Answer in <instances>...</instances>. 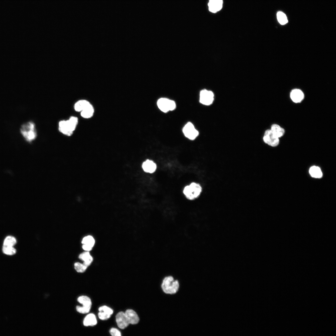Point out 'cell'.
<instances>
[{"label":"cell","mask_w":336,"mask_h":336,"mask_svg":"<svg viewBox=\"0 0 336 336\" xmlns=\"http://www.w3.org/2000/svg\"><path fill=\"white\" fill-rule=\"evenodd\" d=\"M183 132L184 136L188 139L193 140L198 135V132L191 122H188L183 127Z\"/></svg>","instance_id":"9c48e42d"},{"label":"cell","mask_w":336,"mask_h":336,"mask_svg":"<svg viewBox=\"0 0 336 336\" xmlns=\"http://www.w3.org/2000/svg\"><path fill=\"white\" fill-rule=\"evenodd\" d=\"M214 99V95L212 91L204 89L200 92L199 101L202 104L210 105L212 104Z\"/></svg>","instance_id":"ba28073f"},{"label":"cell","mask_w":336,"mask_h":336,"mask_svg":"<svg viewBox=\"0 0 336 336\" xmlns=\"http://www.w3.org/2000/svg\"><path fill=\"white\" fill-rule=\"evenodd\" d=\"M270 129L272 133L279 138L283 136L285 133L284 129L277 124L272 125Z\"/></svg>","instance_id":"e0dca14e"},{"label":"cell","mask_w":336,"mask_h":336,"mask_svg":"<svg viewBox=\"0 0 336 336\" xmlns=\"http://www.w3.org/2000/svg\"><path fill=\"white\" fill-rule=\"evenodd\" d=\"M90 104L89 101L86 100H80L75 104L74 109L76 111L80 112Z\"/></svg>","instance_id":"d6986e66"},{"label":"cell","mask_w":336,"mask_h":336,"mask_svg":"<svg viewBox=\"0 0 336 336\" xmlns=\"http://www.w3.org/2000/svg\"><path fill=\"white\" fill-rule=\"evenodd\" d=\"M82 247V249L84 250H85L86 251H89L91 250L92 248V247L89 245L85 244H83Z\"/></svg>","instance_id":"f1b7e54d"},{"label":"cell","mask_w":336,"mask_h":336,"mask_svg":"<svg viewBox=\"0 0 336 336\" xmlns=\"http://www.w3.org/2000/svg\"><path fill=\"white\" fill-rule=\"evenodd\" d=\"M74 265L75 269L78 273L84 272L88 267L83 263L82 264L79 262L75 263Z\"/></svg>","instance_id":"cb8c5ba5"},{"label":"cell","mask_w":336,"mask_h":336,"mask_svg":"<svg viewBox=\"0 0 336 336\" xmlns=\"http://www.w3.org/2000/svg\"><path fill=\"white\" fill-rule=\"evenodd\" d=\"M94 110L92 105L90 104L80 112L82 117L85 119L91 117L94 113Z\"/></svg>","instance_id":"ac0fdd59"},{"label":"cell","mask_w":336,"mask_h":336,"mask_svg":"<svg viewBox=\"0 0 336 336\" xmlns=\"http://www.w3.org/2000/svg\"><path fill=\"white\" fill-rule=\"evenodd\" d=\"M309 172L310 175L314 178H319L322 176L321 170L318 166H313L311 167L309 169Z\"/></svg>","instance_id":"ffe728a7"},{"label":"cell","mask_w":336,"mask_h":336,"mask_svg":"<svg viewBox=\"0 0 336 336\" xmlns=\"http://www.w3.org/2000/svg\"><path fill=\"white\" fill-rule=\"evenodd\" d=\"M202 191V188L199 184L192 182L185 187L183 192L187 199L192 200L199 196Z\"/></svg>","instance_id":"277c9868"},{"label":"cell","mask_w":336,"mask_h":336,"mask_svg":"<svg viewBox=\"0 0 336 336\" xmlns=\"http://www.w3.org/2000/svg\"><path fill=\"white\" fill-rule=\"evenodd\" d=\"M2 250L3 253L9 255H13L16 252V250L13 247L3 246Z\"/></svg>","instance_id":"d4e9b609"},{"label":"cell","mask_w":336,"mask_h":336,"mask_svg":"<svg viewBox=\"0 0 336 336\" xmlns=\"http://www.w3.org/2000/svg\"><path fill=\"white\" fill-rule=\"evenodd\" d=\"M99 318L101 320H106L109 319L111 315L102 311H99L98 314Z\"/></svg>","instance_id":"4316f807"},{"label":"cell","mask_w":336,"mask_h":336,"mask_svg":"<svg viewBox=\"0 0 336 336\" xmlns=\"http://www.w3.org/2000/svg\"><path fill=\"white\" fill-rule=\"evenodd\" d=\"M277 18L279 22L282 25L286 24L288 20L286 15L281 12H279L277 13Z\"/></svg>","instance_id":"603a6c76"},{"label":"cell","mask_w":336,"mask_h":336,"mask_svg":"<svg viewBox=\"0 0 336 336\" xmlns=\"http://www.w3.org/2000/svg\"><path fill=\"white\" fill-rule=\"evenodd\" d=\"M97 320L95 315L93 313H89L86 315L83 321V324L86 327L93 326L97 324Z\"/></svg>","instance_id":"5bb4252c"},{"label":"cell","mask_w":336,"mask_h":336,"mask_svg":"<svg viewBox=\"0 0 336 336\" xmlns=\"http://www.w3.org/2000/svg\"><path fill=\"white\" fill-rule=\"evenodd\" d=\"M290 97L291 99L294 102L297 103L302 101L304 98V95L301 90L299 89H294L291 92Z\"/></svg>","instance_id":"4fadbf2b"},{"label":"cell","mask_w":336,"mask_h":336,"mask_svg":"<svg viewBox=\"0 0 336 336\" xmlns=\"http://www.w3.org/2000/svg\"><path fill=\"white\" fill-rule=\"evenodd\" d=\"M82 243L83 244L87 245L93 247L95 243V240L92 236H88L83 238Z\"/></svg>","instance_id":"7402d4cb"},{"label":"cell","mask_w":336,"mask_h":336,"mask_svg":"<svg viewBox=\"0 0 336 336\" xmlns=\"http://www.w3.org/2000/svg\"><path fill=\"white\" fill-rule=\"evenodd\" d=\"M222 0H209L208 4L210 12L216 13L220 11L222 6Z\"/></svg>","instance_id":"7c38bea8"},{"label":"cell","mask_w":336,"mask_h":336,"mask_svg":"<svg viewBox=\"0 0 336 336\" xmlns=\"http://www.w3.org/2000/svg\"><path fill=\"white\" fill-rule=\"evenodd\" d=\"M79 258L83 261V264L88 267L92 262L93 259L90 253L86 251L79 254Z\"/></svg>","instance_id":"2e32d148"},{"label":"cell","mask_w":336,"mask_h":336,"mask_svg":"<svg viewBox=\"0 0 336 336\" xmlns=\"http://www.w3.org/2000/svg\"><path fill=\"white\" fill-rule=\"evenodd\" d=\"M115 320L118 327L121 329L127 328L129 324L125 312H119L115 316Z\"/></svg>","instance_id":"30bf717a"},{"label":"cell","mask_w":336,"mask_h":336,"mask_svg":"<svg viewBox=\"0 0 336 336\" xmlns=\"http://www.w3.org/2000/svg\"><path fill=\"white\" fill-rule=\"evenodd\" d=\"M157 104L160 110L165 113L172 111L176 108L175 102L166 98H161L159 99Z\"/></svg>","instance_id":"8992f818"},{"label":"cell","mask_w":336,"mask_h":336,"mask_svg":"<svg viewBox=\"0 0 336 336\" xmlns=\"http://www.w3.org/2000/svg\"><path fill=\"white\" fill-rule=\"evenodd\" d=\"M16 243V240L13 236H8L5 239L3 246L13 247Z\"/></svg>","instance_id":"44dd1931"},{"label":"cell","mask_w":336,"mask_h":336,"mask_svg":"<svg viewBox=\"0 0 336 336\" xmlns=\"http://www.w3.org/2000/svg\"><path fill=\"white\" fill-rule=\"evenodd\" d=\"M98 310L99 311L103 312L110 315L113 313V310L111 308L105 305L100 307Z\"/></svg>","instance_id":"484cf974"},{"label":"cell","mask_w":336,"mask_h":336,"mask_svg":"<svg viewBox=\"0 0 336 336\" xmlns=\"http://www.w3.org/2000/svg\"><path fill=\"white\" fill-rule=\"evenodd\" d=\"M77 302L82 305V306H77L76 307V311L82 314L89 313L92 305L91 298L87 296L81 295L77 297Z\"/></svg>","instance_id":"5b68a950"},{"label":"cell","mask_w":336,"mask_h":336,"mask_svg":"<svg viewBox=\"0 0 336 336\" xmlns=\"http://www.w3.org/2000/svg\"><path fill=\"white\" fill-rule=\"evenodd\" d=\"M263 139L264 143L272 147L277 146L279 142V138L276 136L270 129L265 131Z\"/></svg>","instance_id":"52a82bcc"},{"label":"cell","mask_w":336,"mask_h":336,"mask_svg":"<svg viewBox=\"0 0 336 336\" xmlns=\"http://www.w3.org/2000/svg\"><path fill=\"white\" fill-rule=\"evenodd\" d=\"M161 288L162 292L166 294L174 295L176 293L180 288L179 280L172 276L164 277L161 284Z\"/></svg>","instance_id":"6da1fadb"},{"label":"cell","mask_w":336,"mask_h":336,"mask_svg":"<svg viewBox=\"0 0 336 336\" xmlns=\"http://www.w3.org/2000/svg\"><path fill=\"white\" fill-rule=\"evenodd\" d=\"M124 312L129 324H135L138 323L139 318L138 315L134 310L128 309L127 310Z\"/></svg>","instance_id":"8fae6325"},{"label":"cell","mask_w":336,"mask_h":336,"mask_svg":"<svg viewBox=\"0 0 336 336\" xmlns=\"http://www.w3.org/2000/svg\"><path fill=\"white\" fill-rule=\"evenodd\" d=\"M78 123V119L72 116L67 120H62L58 123V129L63 134L67 136H71L75 131Z\"/></svg>","instance_id":"7a4b0ae2"},{"label":"cell","mask_w":336,"mask_h":336,"mask_svg":"<svg viewBox=\"0 0 336 336\" xmlns=\"http://www.w3.org/2000/svg\"><path fill=\"white\" fill-rule=\"evenodd\" d=\"M156 164L151 160H147L143 162L142 168L146 172L152 173L154 172L156 169Z\"/></svg>","instance_id":"9a60e30c"},{"label":"cell","mask_w":336,"mask_h":336,"mask_svg":"<svg viewBox=\"0 0 336 336\" xmlns=\"http://www.w3.org/2000/svg\"><path fill=\"white\" fill-rule=\"evenodd\" d=\"M20 132L25 140L29 142L35 140L37 136L35 124L32 121L23 124L20 127Z\"/></svg>","instance_id":"3957f363"},{"label":"cell","mask_w":336,"mask_h":336,"mask_svg":"<svg viewBox=\"0 0 336 336\" xmlns=\"http://www.w3.org/2000/svg\"><path fill=\"white\" fill-rule=\"evenodd\" d=\"M111 335L112 336H121V333L118 329L115 328H111L109 331Z\"/></svg>","instance_id":"83f0119b"}]
</instances>
